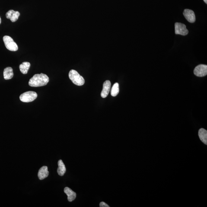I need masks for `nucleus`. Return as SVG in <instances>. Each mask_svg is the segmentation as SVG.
I'll return each instance as SVG.
<instances>
[{
	"label": "nucleus",
	"mask_w": 207,
	"mask_h": 207,
	"mask_svg": "<svg viewBox=\"0 0 207 207\" xmlns=\"http://www.w3.org/2000/svg\"><path fill=\"white\" fill-rule=\"evenodd\" d=\"M49 81V77L46 74L42 73L35 75L29 80V85L32 87H43L47 84Z\"/></svg>",
	"instance_id": "nucleus-1"
},
{
	"label": "nucleus",
	"mask_w": 207,
	"mask_h": 207,
	"mask_svg": "<svg viewBox=\"0 0 207 207\" xmlns=\"http://www.w3.org/2000/svg\"><path fill=\"white\" fill-rule=\"evenodd\" d=\"M69 77L70 79L75 85L81 86L83 85L85 83L84 78L75 70H72L70 71Z\"/></svg>",
	"instance_id": "nucleus-2"
},
{
	"label": "nucleus",
	"mask_w": 207,
	"mask_h": 207,
	"mask_svg": "<svg viewBox=\"0 0 207 207\" xmlns=\"http://www.w3.org/2000/svg\"><path fill=\"white\" fill-rule=\"evenodd\" d=\"M6 48L8 50L11 51H16L18 49L17 43L13 40L11 37L8 36H5L3 38Z\"/></svg>",
	"instance_id": "nucleus-3"
},
{
	"label": "nucleus",
	"mask_w": 207,
	"mask_h": 207,
	"mask_svg": "<svg viewBox=\"0 0 207 207\" xmlns=\"http://www.w3.org/2000/svg\"><path fill=\"white\" fill-rule=\"evenodd\" d=\"M37 97V93L34 91H29L22 94L20 96V99L21 101L24 103H29L33 101Z\"/></svg>",
	"instance_id": "nucleus-4"
},
{
	"label": "nucleus",
	"mask_w": 207,
	"mask_h": 207,
	"mask_svg": "<svg viewBox=\"0 0 207 207\" xmlns=\"http://www.w3.org/2000/svg\"><path fill=\"white\" fill-rule=\"evenodd\" d=\"M175 33L176 34H179L185 36L188 33V30L186 29L185 24L181 23L176 22L175 25Z\"/></svg>",
	"instance_id": "nucleus-5"
},
{
	"label": "nucleus",
	"mask_w": 207,
	"mask_h": 207,
	"mask_svg": "<svg viewBox=\"0 0 207 207\" xmlns=\"http://www.w3.org/2000/svg\"><path fill=\"white\" fill-rule=\"evenodd\" d=\"M194 73L198 77H203L207 75V66L205 65H199L196 67Z\"/></svg>",
	"instance_id": "nucleus-6"
},
{
	"label": "nucleus",
	"mask_w": 207,
	"mask_h": 207,
	"mask_svg": "<svg viewBox=\"0 0 207 207\" xmlns=\"http://www.w3.org/2000/svg\"><path fill=\"white\" fill-rule=\"evenodd\" d=\"M183 14L185 18L190 23L195 22L196 17L194 12L192 10L186 9L183 12Z\"/></svg>",
	"instance_id": "nucleus-7"
},
{
	"label": "nucleus",
	"mask_w": 207,
	"mask_h": 207,
	"mask_svg": "<svg viewBox=\"0 0 207 207\" xmlns=\"http://www.w3.org/2000/svg\"><path fill=\"white\" fill-rule=\"evenodd\" d=\"M111 83L109 80L105 81L103 85V89L101 93L103 98H106L109 94L110 89Z\"/></svg>",
	"instance_id": "nucleus-8"
},
{
	"label": "nucleus",
	"mask_w": 207,
	"mask_h": 207,
	"mask_svg": "<svg viewBox=\"0 0 207 207\" xmlns=\"http://www.w3.org/2000/svg\"><path fill=\"white\" fill-rule=\"evenodd\" d=\"M49 175V171H48V167L46 166H43L39 170L38 176L40 180H43L47 178Z\"/></svg>",
	"instance_id": "nucleus-9"
},
{
	"label": "nucleus",
	"mask_w": 207,
	"mask_h": 207,
	"mask_svg": "<svg viewBox=\"0 0 207 207\" xmlns=\"http://www.w3.org/2000/svg\"><path fill=\"white\" fill-rule=\"evenodd\" d=\"M64 192L68 196V201L69 202H72L76 198V194L75 192L71 190L69 188L66 187L64 189Z\"/></svg>",
	"instance_id": "nucleus-10"
},
{
	"label": "nucleus",
	"mask_w": 207,
	"mask_h": 207,
	"mask_svg": "<svg viewBox=\"0 0 207 207\" xmlns=\"http://www.w3.org/2000/svg\"><path fill=\"white\" fill-rule=\"evenodd\" d=\"M3 75L4 79L6 80L11 79L14 76L12 68L10 67L5 68L4 70Z\"/></svg>",
	"instance_id": "nucleus-11"
},
{
	"label": "nucleus",
	"mask_w": 207,
	"mask_h": 207,
	"mask_svg": "<svg viewBox=\"0 0 207 207\" xmlns=\"http://www.w3.org/2000/svg\"><path fill=\"white\" fill-rule=\"evenodd\" d=\"M58 167L57 169V173L59 176L64 175L66 171V168L63 161L62 160H59L58 161Z\"/></svg>",
	"instance_id": "nucleus-12"
},
{
	"label": "nucleus",
	"mask_w": 207,
	"mask_h": 207,
	"mask_svg": "<svg viewBox=\"0 0 207 207\" xmlns=\"http://www.w3.org/2000/svg\"><path fill=\"white\" fill-rule=\"evenodd\" d=\"M198 135L201 141L203 143L207 145V131L205 129H199L198 132Z\"/></svg>",
	"instance_id": "nucleus-13"
},
{
	"label": "nucleus",
	"mask_w": 207,
	"mask_h": 207,
	"mask_svg": "<svg viewBox=\"0 0 207 207\" xmlns=\"http://www.w3.org/2000/svg\"><path fill=\"white\" fill-rule=\"evenodd\" d=\"M30 66V63L28 62H24L22 63L21 65H20L19 68L20 71L23 74L27 73L29 68Z\"/></svg>",
	"instance_id": "nucleus-14"
},
{
	"label": "nucleus",
	"mask_w": 207,
	"mask_h": 207,
	"mask_svg": "<svg viewBox=\"0 0 207 207\" xmlns=\"http://www.w3.org/2000/svg\"><path fill=\"white\" fill-rule=\"evenodd\" d=\"M119 84L118 83H116L112 87L111 91V95L113 97H116L119 93Z\"/></svg>",
	"instance_id": "nucleus-15"
},
{
	"label": "nucleus",
	"mask_w": 207,
	"mask_h": 207,
	"mask_svg": "<svg viewBox=\"0 0 207 207\" xmlns=\"http://www.w3.org/2000/svg\"><path fill=\"white\" fill-rule=\"evenodd\" d=\"M20 15V14L19 12L18 11H15L13 12L12 15L11 16V21L13 22H15L17 21L19 18V16Z\"/></svg>",
	"instance_id": "nucleus-16"
},
{
	"label": "nucleus",
	"mask_w": 207,
	"mask_h": 207,
	"mask_svg": "<svg viewBox=\"0 0 207 207\" xmlns=\"http://www.w3.org/2000/svg\"><path fill=\"white\" fill-rule=\"evenodd\" d=\"M14 12V10H11L8 11V12H7L6 14V18L8 19H10L11 16L12 15V14Z\"/></svg>",
	"instance_id": "nucleus-17"
},
{
	"label": "nucleus",
	"mask_w": 207,
	"mask_h": 207,
	"mask_svg": "<svg viewBox=\"0 0 207 207\" xmlns=\"http://www.w3.org/2000/svg\"><path fill=\"white\" fill-rule=\"evenodd\" d=\"M100 207H109V205H108L105 202H100Z\"/></svg>",
	"instance_id": "nucleus-18"
},
{
	"label": "nucleus",
	"mask_w": 207,
	"mask_h": 207,
	"mask_svg": "<svg viewBox=\"0 0 207 207\" xmlns=\"http://www.w3.org/2000/svg\"><path fill=\"white\" fill-rule=\"evenodd\" d=\"M204 2H205V3L207 4V0H203Z\"/></svg>",
	"instance_id": "nucleus-19"
},
{
	"label": "nucleus",
	"mask_w": 207,
	"mask_h": 207,
	"mask_svg": "<svg viewBox=\"0 0 207 207\" xmlns=\"http://www.w3.org/2000/svg\"><path fill=\"white\" fill-rule=\"evenodd\" d=\"M1 17H0V24H1Z\"/></svg>",
	"instance_id": "nucleus-20"
}]
</instances>
